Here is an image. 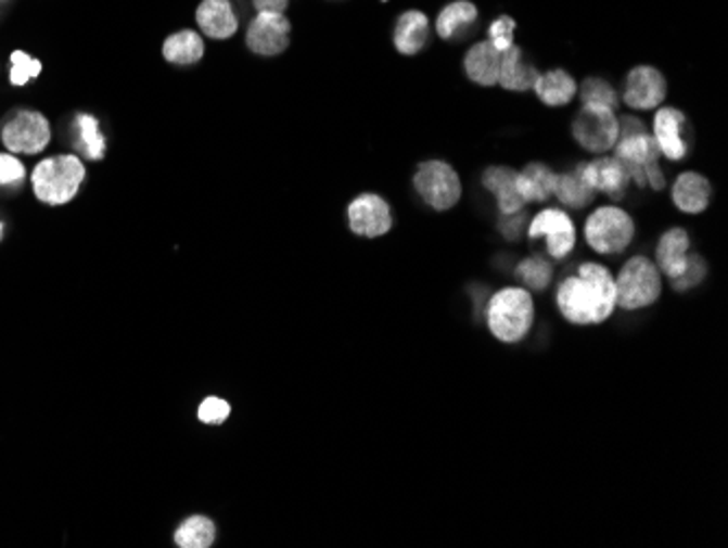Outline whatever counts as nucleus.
<instances>
[{
  "instance_id": "nucleus-1",
  "label": "nucleus",
  "mask_w": 728,
  "mask_h": 548,
  "mask_svg": "<svg viewBox=\"0 0 728 548\" xmlns=\"http://www.w3.org/2000/svg\"><path fill=\"white\" fill-rule=\"evenodd\" d=\"M557 304L563 317L572 323H602L617 306L615 280L602 265L585 263L580 265L578 276H572L561 284Z\"/></svg>"
},
{
  "instance_id": "nucleus-2",
  "label": "nucleus",
  "mask_w": 728,
  "mask_h": 548,
  "mask_svg": "<svg viewBox=\"0 0 728 548\" xmlns=\"http://www.w3.org/2000/svg\"><path fill=\"white\" fill-rule=\"evenodd\" d=\"M88 168L77 153H58L40 160L31 170L34 195L47 206H66L84 187Z\"/></svg>"
},
{
  "instance_id": "nucleus-3",
  "label": "nucleus",
  "mask_w": 728,
  "mask_h": 548,
  "mask_svg": "<svg viewBox=\"0 0 728 548\" xmlns=\"http://www.w3.org/2000/svg\"><path fill=\"white\" fill-rule=\"evenodd\" d=\"M487 321L491 332L505 343L522 341L535 321V304L528 291L511 286L489 300Z\"/></svg>"
},
{
  "instance_id": "nucleus-4",
  "label": "nucleus",
  "mask_w": 728,
  "mask_h": 548,
  "mask_svg": "<svg viewBox=\"0 0 728 548\" xmlns=\"http://www.w3.org/2000/svg\"><path fill=\"white\" fill-rule=\"evenodd\" d=\"M51 123L38 110H14L0 127V142L16 155H38L51 144Z\"/></svg>"
},
{
  "instance_id": "nucleus-5",
  "label": "nucleus",
  "mask_w": 728,
  "mask_h": 548,
  "mask_svg": "<svg viewBox=\"0 0 728 548\" xmlns=\"http://www.w3.org/2000/svg\"><path fill=\"white\" fill-rule=\"evenodd\" d=\"M661 293V276L656 265L643 256L630 258L615 280V302L626 310L654 304Z\"/></svg>"
},
{
  "instance_id": "nucleus-6",
  "label": "nucleus",
  "mask_w": 728,
  "mask_h": 548,
  "mask_svg": "<svg viewBox=\"0 0 728 548\" xmlns=\"http://www.w3.org/2000/svg\"><path fill=\"white\" fill-rule=\"evenodd\" d=\"M414 189L436 213H445L460 202L462 187L458 173L443 160H427L414 173Z\"/></svg>"
},
{
  "instance_id": "nucleus-7",
  "label": "nucleus",
  "mask_w": 728,
  "mask_h": 548,
  "mask_svg": "<svg viewBox=\"0 0 728 548\" xmlns=\"http://www.w3.org/2000/svg\"><path fill=\"white\" fill-rule=\"evenodd\" d=\"M585 237H587V243L598 254H620L630 245L635 237V224L630 215L620 208H613V206L598 208L587 219Z\"/></svg>"
},
{
  "instance_id": "nucleus-8",
  "label": "nucleus",
  "mask_w": 728,
  "mask_h": 548,
  "mask_svg": "<svg viewBox=\"0 0 728 548\" xmlns=\"http://www.w3.org/2000/svg\"><path fill=\"white\" fill-rule=\"evenodd\" d=\"M574 138L580 142L583 149L593 153L613 149L620 138V125L613 110L583 105V110L574 118Z\"/></svg>"
},
{
  "instance_id": "nucleus-9",
  "label": "nucleus",
  "mask_w": 728,
  "mask_h": 548,
  "mask_svg": "<svg viewBox=\"0 0 728 548\" xmlns=\"http://www.w3.org/2000/svg\"><path fill=\"white\" fill-rule=\"evenodd\" d=\"M247 49L260 58H276L291 44V21L284 14L258 12L247 27Z\"/></svg>"
},
{
  "instance_id": "nucleus-10",
  "label": "nucleus",
  "mask_w": 728,
  "mask_h": 548,
  "mask_svg": "<svg viewBox=\"0 0 728 548\" xmlns=\"http://www.w3.org/2000/svg\"><path fill=\"white\" fill-rule=\"evenodd\" d=\"M347 221L354 234L365 239L384 237L393 228L391 206L375 193H362L347 206Z\"/></svg>"
},
{
  "instance_id": "nucleus-11",
  "label": "nucleus",
  "mask_w": 728,
  "mask_h": 548,
  "mask_svg": "<svg viewBox=\"0 0 728 548\" xmlns=\"http://www.w3.org/2000/svg\"><path fill=\"white\" fill-rule=\"evenodd\" d=\"M528 237L531 239L546 237L548 254L557 260L567 258L576 245L574 221L563 211H554V208H548L533 219L528 228Z\"/></svg>"
},
{
  "instance_id": "nucleus-12",
  "label": "nucleus",
  "mask_w": 728,
  "mask_h": 548,
  "mask_svg": "<svg viewBox=\"0 0 728 548\" xmlns=\"http://www.w3.org/2000/svg\"><path fill=\"white\" fill-rule=\"evenodd\" d=\"M576 170L591 191H600L613 200H622L630 184V175L617 157L591 160V162L578 164Z\"/></svg>"
},
{
  "instance_id": "nucleus-13",
  "label": "nucleus",
  "mask_w": 728,
  "mask_h": 548,
  "mask_svg": "<svg viewBox=\"0 0 728 548\" xmlns=\"http://www.w3.org/2000/svg\"><path fill=\"white\" fill-rule=\"evenodd\" d=\"M665 92H667L665 77L656 68L637 66L626 77L624 101L628 103V107L635 110H652L663 103Z\"/></svg>"
},
{
  "instance_id": "nucleus-14",
  "label": "nucleus",
  "mask_w": 728,
  "mask_h": 548,
  "mask_svg": "<svg viewBox=\"0 0 728 548\" xmlns=\"http://www.w3.org/2000/svg\"><path fill=\"white\" fill-rule=\"evenodd\" d=\"M687 118L676 107H661L654 114V142L659 151L667 160H682L689 151V142L685 138Z\"/></svg>"
},
{
  "instance_id": "nucleus-15",
  "label": "nucleus",
  "mask_w": 728,
  "mask_h": 548,
  "mask_svg": "<svg viewBox=\"0 0 728 548\" xmlns=\"http://www.w3.org/2000/svg\"><path fill=\"white\" fill-rule=\"evenodd\" d=\"M196 25L209 40H229L238 31V14L229 0H201L196 8Z\"/></svg>"
},
{
  "instance_id": "nucleus-16",
  "label": "nucleus",
  "mask_w": 728,
  "mask_h": 548,
  "mask_svg": "<svg viewBox=\"0 0 728 548\" xmlns=\"http://www.w3.org/2000/svg\"><path fill=\"white\" fill-rule=\"evenodd\" d=\"M482 184L487 191L496 195L498 208L502 215H515L524 211L526 202L522 200L518 191V173L509 166H491L484 170L482 175Z\"/></svg>"
},
{
  "instance_id": "nucleus-17",
  "label": "nucleus",
  "mask_w": 728,
  "mask_h": 548,
  "mask_svg": "<svg viewBox=\"0 0 728 548\" xmlns=\"http://www.w3.org/2000/svg\"><path fill=\"white\" fill-rule=\"evenodd\" d=\"M502 53L487 40L469 49L464 58V73L477 86H496L500 79Z\"/></svg>"
},
{
  "instance_id": "nucleus-18",
  "label": "nucleus",
  "mask_w": 728,
  "mask_h": 548,
  "mask_svg": "<svg viewBox=\"0 0 728 548\" xmlns=\"http://www.w3.org/2000/svg\"><path fill=\"white\" fill-rule=\"evenodd\" d=\"M71 136H73V144L79 157H86L92 162H101L105 157L107 140L101 133V125L97 116L88 112L75 114L73 125H71Z\"/></svg>"
},
{
  "instance_id": "nucleus-19",
  "label": "nucleus",
  "mask_w": 728,
  "mask_h": 548,
  "mask_svg": "<svg viewBox=\"0 0 728 548\" xmlns=\"http://www.w3.org/2000/svg\"><path fill=\"white\" fill-rule=\"evenodd\" d=\"M672 200L680 213H687V215L704 213L711 200L708 179L700 173H682L674 181Z\"/></svg>"
},
{
  "instance_id": "nucleus-20",
  "label": "nucleus",
  "mask_w": 728,
  "mask_h": 548,
  "mask_svg": "<svg viewBox=\"0 0 728 548\" xmlns=\"http://www.w3.org/2000/svg\"><path fill=\"white\" fill-rule=\"evenodd\" d=\"M427 38H430V21L423 12L410 10L397 18L393 42L401 55L408 58L417 55L427 44Z\"/></svg>"
},
{
  "instance_id": "nucleus-21",
  "label": "nucleus",
  "mask_w": 728,
  "mask_h": 548,
  "mask_svg": "<svg viewBox=\"0 0 728 548\" xmlns=\"http://www.w3.org/2000/svg\"><path fill=\"white\" fill-rule=\"evenodd\" d=\"M537 77H539V71L526 60L520 47L513 44L509 51L502 53L500 79H498L502 88L513 90V92H526V90H533Z\"/></svg>"
},
{
  "instance_id": "nucleus-22",
  "label": "nucleus",
  "mask_w": 728,
  "mask_h": 548,
  "mask_svg": "<svg viewBox=\"0 0 728 548\" xmlns=\"http://www.w3.org/2000/svg\"><path fill=\"white\" fill-rule=\"evenodd\" d=\"M689 252V237L682 228H672L667 230L656 247V265L659 269L669 278H678L685 271L687 265V254Z\"/></svg>"
},
{
  "instance_id": "nucleus-23",
  "label": "nucleus",
  "mask_w": 728,
  "mask_h": 548,
  "mask_svg": "<svg viewBox=\"0 0 728 548\" xmlns=\"http://www.w3.org/2000/svg\"><path fill=\"white\" fill-rule=\"evenodd\" d=\"M557 173L546 164L533 162L522 173H518V191L526 204H539L554 195Z\"/></svg>"
},
{
  "instance_id": "nucleus-24",
  "label": "nucleus",
  "mask_w": 728,
  "mask_h": 548,
  "mask_svg": "<svg viewBox=\"0 0 728 548\" xmlns=\"http://www.w3.org/2000/svg\"><path fill=\"white\" fill-rule=\"evenodd\" d=\"M162 55L173 66H194L205 55V42L201 34L192 29H181L164 40Z\"/></svg>"
},
{
  "instance_id": "nucleus-25",
  "label": "nucleus",
  "mask_w": 728,
  "mask_h": 548,
  "mask_svg": "<svg viewBox=\"0 0 728 548\" xmlns=\"http://www.w3.org/2000/svg\"><path fill=\"white\" fill-rule=\"evenodd\" d=\"M477 10L469 0H454L436 18V34L443 40H462V36L475 25Z\"/></svg>"
},
{
  "instance_id": "nucleus-26",
  "label": "nucleus",
  "mask_w": 728,
  "mask_h": 548,
  "mask_svg": "<svg viewBox=\"0 0 728 548\" xmlns=\"http://www.w3.org/2000/svg\"><path fill=\"white\" fill-rule=\"evenodd\" d=\"M533 90L537 92L541 103L550 107H559V105H567L576 97L578 88L570 73L557 68V71H548L546 75H539Z\"/></svg>"
},
{
  "instance_id": "nucleus-27",
  "label": "nucleus",
  "mask_w": 728,
  "mask_h": 548,
  "mask_svg": "<svg viewBox=\"0 0 728 548\" xmlns=\"http://www.w3.org/2000/svg\"><path fill=\"white\" fill-rule=\"evenodd\" d=\"M216 539V526L205 515H190L175 531V544L181 548H207Z\"/></svg>"
},
{
  "instance_id": "nucleus-28",
  "label": "nucleus",
  "mask_w": 728,
  "mask_h": 548,
  "mask_svg": "<svg viewBox=\"0 0 728 548\" xmlns=\"http://www.w3.org/2000/svg\"><path fill=\"white\" fill-rule=\"evenodd\" d=\"M596 191H591L585 179L578 175V170L574 173H563L557 175V187H554V195L567 206V208H585L591 204V200Z\"/></svg>"
},
{
  "instance_id": "nucleus-29",
  "label": "nucleus",
  "mask_w": 728,
  "mask_h": 548,
  "mask_svg": "<svg viewBox=\"0 0 728 548\" xmlns=\"http://www.w3.org/2000/svg\"><path fill=\"white\" fill-rule=\"evenodd\" d=\"M12 62V71H10V84L16 88H25L27 84H31L34 79H38L42 75V62L38 58H34L27 51H14L10 55Z\"/></svg>"
},
{
  "instance_id": "nucleus-30",
  "label": "nucleus",
  "mask_w": 728,
  "mask_h": 548,
  "mask_svg": "<svg viewBox=\"0 0 728 548\" xmlns=\"http://www.w3.org/2000/svg\"><path fill=\"white\" fill-rule=\"evenodd\" d=\"M27 181V166L16 153H0V191H21Z\"/></svg>"
},
{
  "instance_id": "nucleus-31",
  "label": "nucleus",
  "mask_w": 728,
  "mask_h": 548,
  "mask_svg": "<svg viewBox=\"0 0 728 548\" xmlns=\"http://www.w3.org/2000/svg\"><path fill=\"white\" fill-rule=\"evenodd\" d=\"M580 101L583 105H596V107H609L615 112L617 107V94L611 84L604 79H587L580 86Z\"/></svg>"
},
{
  "instance_id": "nucleus-32",
  "label": "nucleus",
  "mask_w": 728,
  "mask_h": 548,
  "mask_svg": "<svg viewBox=\"0 0 728 548\" xmlns=\"http://www.w3.org/2000/svg\"><path fill=\"white\" fill-rule=\"evenodd\" d=\"M518 278L526 286L535 291H544L552 280V265L546 263L544 258H528L518 267Z\"/></svg>"
},
{
  "instance_id": "nucleus-33",
  "label": "nucleus",
  "mask_w": 728,
  "mask_h": 548,
  "mask_svg": "<svg viewBox=\"0 0 728 548\" xmlns=\"http://www.w3.org/2000/svg\"><path fill=\"white\" fill-rule=\"evenodd\" d=\"M706 276V263L702 256L698 254H691L687 256V265H685V271L672 280V286L674 291H689L693 286H698Z\"/></svg>"
},
{
  "instance_id": "nucleus-34",
  "label": "nucleus",
  "mask_w": 728,
  "mask_h": 548,
  "mask_svg": "<svg viewBox=\"0 0 728 548\" xmlns=\"http://www.w3.org/2000/svg\"><path fill=\"white\" fill-rule=\"evenodd\" d=\"M489 42L500 51H509L515 44V21L511 16H500L489 27Z\"/></svg>"
},
{
  "instance_id": "nucleus-35",
  "label": "nucleus",
  "mask_w": 728,
  "mask_h": 548,
  "mask_svg": "<svg viewBox=\"0 0 728 548\" xmlns=\"http://www.w3.org/2000/svg\"><path fill=\"white\" fill-rule=\"evenodd\" d=\"M231 413V407L227 400L222 398H216V396H209L201 403L199 407V420L203 424H222Z\"/></svg>"
},
{
  "instance_id": "nucleus-36",
  "label": "nucleus",
  "mask_w": 728,
  "mask_h": 548,
  "mask_svg": "<svg viewBox=\"0 0 728 548\" xmlns=\"http://www.w3.org/2000/svg\"><path fill=\"white\" fill-rule=\"evenodd\" d=\"M524 224H526V213L520 211V213H515V215H502L498 228H500V232H502L507 239L515 241V239H520V234H522V230H524Z\"/></svg>"
},
{
  "instance_id": "nucleus-37",
  "label": "nucleus",
  "mask_w": 728,
  "mask_h": 548,
  "mask_svg": "<svg viewBox=\"0 0 728 548\" xmlns=\"http://www.w3.org/2000/svg\"><path fill=\"white\" fill-rule=\"evenodd\" d=\"M617 125H620V138L646 131V125L639 118H635V116H624L622 120H617Z\"/></svg>"
},
{
  "instance_id": "nucleus-38",
  "label": "nucleus",
  "mask_w": 728,
  "mask_h": 548,
  "mask_svg": "<svg viewBox=\"0 0 728 548\" xmlns=\"http://www.w3.org/2000/svg\"><path fill=\"white\" fill-rule=\"evenodd\" d=\"M291 0H254V10L256 12H273V14H284Z\"/></svg>"
},
{
  "instance_id": "nucleus-39",
  "label": "nucleus",
  "mask_w": 728,
  "mask_h": 548,
  "mask_svg": "<svg viewBox=\"0 0 728 548\" xmlns=\"http://www.w3.org/2000/svg\"><path fill=\"white\" fill-rule=\"evenodd\" d=\"M3 234H5V224L0 221V241H3Z\"/></svg>"
},
{
  "instance_id": "nucleus-40",
  "label": "nucleus",
  "mask_w": 728,
  "mask_h": 548,
  "mask_svg": "<svg viewBox=\"0 0 728 548\" xmlns=\"http://www.w3.org/2000/svg\"><path fill=\"white\" fill-rule=\"evenodd\" d=\"M0 3H8V0H0Z\"/></svg>"
}]
</instances>
